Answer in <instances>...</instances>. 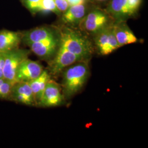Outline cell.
Instances as JSON below:
<instances>
[{"mask_svg":"<svg viewBox=\"0 0 148 148\" xmlns=\"http://www.w3.org/2000/svg\"><path fill=\"white\" fill-rule=\"evenodd\" d=\"M60 47L78 56L83 61L89 62L95 47L87 35L74 27L62 25L59 27Z\"/></svg>","mask_w":148,"mask_h":148,"instance_id":"6da1fadb","label":"cell"},{"mask_svg":"<svg viewBox=\"0 0 148 148\" xmlns=\"http://www.w3.org/2000/svg\"><path fill=\"white\" fill-rule=\"evenodd\" d=\"M89 62L81 61L70 65L64 69L62 74V92L65 99H69L79 93L90 76Z\"/></svg>","mask_w":148,"mask_h":148,"instance_id":"7a4b0ae2","label":"cell"},{"mask_svg":"<svg viewBox=\"0 0 148 148\" xmlns=\"http://www.w3.org/2000/svg\"><path fill=\"white\" fill-rule=\"evenodd\" d=\"M115 21L106 10L96 7L90 8L79 24V30L86 35L93 36Z\"/></svg>","mask_w":148,"mask_h":148,"instance_id":"3957f363","label":"cell"},{"mask_svg":"<svg viewBox=\"0 0 148 148\" xmlns=\"http://www.w3.org/2000/svg\"><path fill=\"white\" fill-rule=\"evenodd\" d=\"M114 24L92 36L95 49L102 56L109 55L120 48L115 35Z\"/></svg>","mask_w":148,"mask_h":148,"instance_id":"277c9868","label":"cell"},{"mask_svg":"<svg viewBox=\"0 0 148 148\" xmlns=\"http://www.w3.org/2000/svg\"><path fill=\"white\" fill-rule=\"evenodd\" d=\"M30 53V50L19 47L5 52L3 77L14 84L16 70L24 60L29 58Z\"/></svg>","mask_w":148,"mask_h":148,"instance_id":"5b68a950","label":"cell"},{"mask_svg":"<svg viewBox=\"0 0 148 148\" xmlns=\"http://www.w3.org/2000/svg\"><path fill=\"white\" fill-rule=\"evenodd\" d=\"M81 61L83 60L78 56L59 46L56 55L48 63L47 70L51 76H57L66 67Z\"/></svg>","mask_w":148,"mask_h":148,"instance_id":"8992f818","label":"cell"},{"mask_svg":"<svg viewBox=\"0 0 148 148\" xmlns=\"http://www.w3.org/2000/svg\"><path fill=\"white\" fill-rule=\"evenodd\" d=\"M60 42V36L39 42L32 43L27 46L31 52L43 60L50 62L58 51Z\"/></svg>","mask_w":148,"mask_h":148,"instance_id":"52a82bcc","label":"cell"},{"mask_svg":"<svg viewBox=\"0 0 148 148\" xmlns=\"http://www.w3.org/2000/svg\"><path fill=\"white\" fill-rule=\"evenodd\" d=\"M22 42L27 45L57 37L60 35L59 27L43 26L22 32Z\"/></svg>","mask_w":148,"mask_h":148,"instance_id":"ba28073f","label":"cell"},{"mask_svg":"<svg viewBox=\"0 0 148 148\" xmlns=\"http://www.w3.org/2000/svg\"><path fill=\"white\" fill-rule=\"evenodd\" d=\"M8 100L26 106H36L32 88L27 82H16L12 87Z\"/></svg>","mask_w":148,"mask_h":148,"instance_id":"9c48e42d","label":"cell"},{"mask_svg":"<svg viewBox=\"0 0 148 148\" xmlns=\"http://www.w3.org/2000/svg\"><path fill=\"white\" fill-rule=\"evenodd\" d=\"M42 65L28 58L24 60L19 65L16 74V82H29L38 77L42 73Z\"/></svg>","mask_w":148,"mask_h":148,"instance_id":"30bf717a","label":"cell"},{"mask_svg":"<svg viewBox=\"0 0 148 148\" xmlns=\"http://www.w3.org/2000/svg\"><path fill=\"white\" fill-rule=\"evenodd\" d=\"M64 100L60 85L51 79L48 82L38 106H57L62 105Z\"/></svg>","mask_w":148,"mask_h":148,"instance_id":"8fae6325","label":"cell"},{"mask_svg":"<svg viewBox=\"0 0 148 148\" xmlns=\"http://www.w3.org/2000/svg\"><path fill=\"white\" fill-rule=\"evenodd\" d=\"M106 10L115 22L127 21L137 13L130 7L128 0H110Z\"/></svg>","mask_w":148,"mask_h":148,"instance_id":"7c38bea8","label":"cell"},{"mask_svg":"<svg viewBox=\"0 0 148 148\" xmlns=\"http://www.w3.org/2000/svg\"><path fill=\"white\" fill-rule=\"evenodd\" d=\"M90 9L88 7L87 2L69 6L60 15L62 25L71 27L78 26Z\"/></svg>","mask_w":148,"mask_h":148,"instance_id":"4fadbf2b","label":"cell"},{"mask_svg":"<svg viewBox=\"0 0 148 148\" xmlns=\"http://www.w3.org/2000/svg\"><path fill=\"white\" fill-rule=\"evenodd\" d=\"M22 32L8 30L0 31V52H7L19 47L22 42Z\"/></svg>","mask_w":148,"mask_h":148,"instance_id":"5bb4252c","label":"cell"},{"mask_svg":"<svg viewBox=\"0 0 148 148\" xmlns=\"http://www.w3.org/2000/svg\"><path fill=\"white\" fill-rule=\"evenodd\" d=\"M114 29L120 47L138 41L137 37L128 26L126 21L115 22L114 24Z\"/></svg>","mask_w":148,"mask_h":148,"instance_id":"9a60e30c","label":"cell"},{"mask_svg":"<svg viewBox=\"0 0 148 148\" xmlns=\"http://www.w3.org/2000/svg\"><path fill=\"white\" fill-rule=\"evenodd\" d=\"M51 79V76L48 71L47 70H43L42 73L38 77L28 82L32 88L37 106L41 100L48 82Z\"/></svg>","mask_w":148,"mask_h":148,"instance_id":"2e32d148","label":"cell"},{"mask_svg":"<svg viewBox=\"0 0 148 148\" xmlns=\"http://www.w3.org/2000/svg\"><path fill=\"white\" fill-rule=\"evenodd\" d=\"M14 84L5 78L0 79V98L8 99Z\"/></svg>","mask_w":148,"mask_h":148,"instance_id":"e0dca14e","label":"cell"},{"mask_svg":"<svg viewBox=\"0 0 148 148\" xmlns=\"http://www.w3.org/2000/svg\"><path fill=\"white\" fill-rule=\"evenodd\" d=\"M40 12H53L58 16H60L62 14L58 10L54 0H41Z\"/></svg>","mask_w":148,"mask_h":148,"instance_id":"ac0fdd59","label":"cell"},{"mask_svg":"<svg viewBox=\"0 0 148 148\" xmlns=\"http://www.w3.org/2000/svg\"><path fill=\"white\" fill-rule=\"evenodd\" d=\"M22 3L32 14L40 12L41 0H23Z\"/></svg>","mask_w":148,"mask_h":148,"instance_id":"d6986e66","label":"cell"},{"mask_svg":"<svg viewBox=\"0 0 148 148\" xmlns=\"http://www.w3.org/2000/svg\"><path fill=\"white\" fill-rule=\"evenodd\" d=\"M58 10L61 13L66 11L69 7L68 0H54Z\"/></svg>","mask_w":148,"mask_h":148,"instance_id":"ffe728a7","label":"cell"},{"mask_svg":"<svg viewBox=\"0 0 148 148\" xmlns=\"http://www.w3.org/2000/svg\"><path fill=\"white\" fill-rule=\"evenodd\" d=\"M142 0H128V3L133 10L137 13V11L142 4Z\"/></svg>","mask_w":148,"mask_h":148,"instance_id":"44dd1931","label":"cell"},{"mask_svg":"<svg viewBox=\"0 0 148 148\" xmlns=\"http://www.w3.org/2000/svg\"><path fill=\"white\" fill-rule=\"evenodd\" d=\"M5 61V53L0 52V79L3 77V70Z\"/></svg>","mask_w":148,"mask_h":148,"instance_id":"7402d4cb","label":"cell"},{"mask_svg":"<svg viewBox=\"0 0 148 148\" xmlns=\"http://www.w3.org/2000/svg\"><path fill=\"white\" fill-rule=\"evenodd\" d=\"M88 1H90V0H68L69 6L84 3L88 2Z\"/></svg>","mask_w":148,"mask_h":148,"instance_id":"603a6c76","label":"cell"},{"mask_svg":"<svg viewBox=\"0 0 148 148\" xmlns=\"http://www.w3.org/2000/svg\"><path fill=\"white\" fill-rule=\"evenodd\" d=\"M90 1L95 2L97 3H106L108 4V2L110 1V0H90Z\"/></svg>","mask_w":148,"mask_h":148,"instance_id":"cb8c5ba5","label":"cell"},{"mask_svg":"<svg viewBox=\"0 0 148 148\" xmlns=\"http://www.w3.org/2000/svg\"><path fill=\"white\" fill-rule=\"evenodd\" d=\"M23 1V0H21V1Z\"/></svg>","mask_w":148,"mask_h":148,"instance_id":"d4e9b609","label":"cell"}]
</instances>
